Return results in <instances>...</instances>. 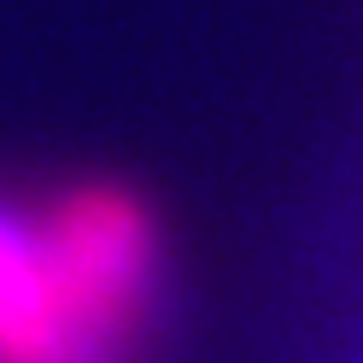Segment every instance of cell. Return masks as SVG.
<instances>
[{
  "label": "cell",
  "instance_id": "obj_1",
  "mask_svg": "<svg viewBox=\"0 0 363 363\" xmlns=\"http://www.w3.org/2000/svg\"><path fill=\"white\" fill-rule=\"evenodd\" d=\"M164 235L118 182L0 194V363H135Z\"/></svg>",
  "mask_w": 363,
  "mask_h": 363
}]
</instances>
